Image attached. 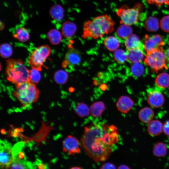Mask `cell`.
Listing matches in <instances>:
<instances>
[{
    "label": "cell",
    "mask_w": 169,
    "mask_h": 169,
    "mask_svg": "<svg viewBox=\"0 0 169 169\" xmlns=\"http://www.w3.org/2000/svg\"><path fill=\"white\" fill-rule=\"evenodd\" d=\"M117 131L115 125L103 123L86 126L80 139L81 146L94 161H104L109 157L119 140Z\"/></svg>",
    "instance_id": "obj_1"
},
{
    "label": "cell",
    "mask_w": 169,
    "mask_h": 169,
    "mask_svg": "<svg viewBox=\"0 0 169 169\" xmlns=\"http://www.w3.org/2000/svg\"><path fill=\"white\" fill-rule=\"evenodd\" d=\"M115 23L108 15H102L85 21L83 25L82 37L97 39L113 32Z\"/></svg>",
    "instance_id": "obj_2"
},
{
    "label": "cell",
    "mask_w": 169,
    "mask_h": 169,
    "mask_svg": "<svg viewBox=\"0 0 169 169\" xmlns=\"http://www.w3.org/2000/svg\"><path fill=\"white\" fill-rule=\"evenodd\" d=\"M6 74L7 80L15 85L30 81L29 70L19 59H9L6 61Z\"/></svg>",
    "instance_id": "obj_3"
},
{
    "label": "cell",
    "mask_w": 169,
    "mask_h": 169,
    "mask_svg": "<svg viewBox=\"0 0 169 169\" xmlns=\"http://www.w3.org/2000/svg\"><path fill=\"white\" fill-rule=\"evenodd\" d=\"M15 86L16 90L13 95L23 107H28L37 101L39 90L34 83L28 81L15 85Z\"/></svg>",
    "instance_id": "obj_4"
},
{
    "label": "cell",
    "mask_w": 169,
    "mask_h": 169,
    "mask_svg": "<svg viewBox=\"0 0 169 169\" xmlns=\"http://www.w3.org/2000/svg\"><path fill=\"white\" fill-rule=\"evenodd\" d=\"M144 63L146 65L156 72L160 70L168 69L165 54L161 47L146 53Z\"/></svg>",
    "instance_id": "obj_5"
},
{
    "label": "cell",
    "mask_w": 169,
    "mask_h": 169,
    "mask_svg": "<svg viewBox=\"0 0 169 169\" xmlns=\"http://www.w3.org/2000/svg\"><path fill=\"white\" fill-rule=\"evenodd\" d=\"M51 52L50 47L47 45L40 46L33 51L28 60V63L32 68L40 71Z\"/></svg>",
    "instance_id": "obj_6"
},
{
    "label": "cell",
    "mask_w": 169,
    "mask_h": 169,
    "mask_svg": "<svg viewBox=\"0 0 169 169\" xmlns=\"http://www.w3.org/2000/svg\"><path fill=\"white\" fill-rule=\"evenodd\" d=\"M116 14L120 18V23L131 25L137 23L139 20V12L135 8H129L123 6L118 8Z\"/></svg>",
    "instance_id": "obj_7"
},
{
    "label": "cell",
    "mask_w": 169,
    "mask_h": 169,
    "mask_svg": "<svg viewBox=\"0 0 169 169\" xmlns=\"http://www.w3.org/2000/svg\"><path fill=\"white\" fill-rule=\"evenodd\" d=\"M0 165L2 169H7L12 164L14 156L13 150L8 144L3 141L0 144Z\"/></svg>",
    "instance_id": "obj_8"
},
{
    "label": "cell",
    "mask_w": 169,
    "mask_h": 169,
    "mask_svg": "<svg viewBox=\"0 0 169 169\" xmlns=\"http://www.w3.org/2000/svg\"><path fill=\"white\" fill-rule=\"evenodd\" d=\"M147 102L151 107L158 108L163 105L164 99L163 94L157 88H151L147 90Z\"/></svg>",
    "instance_id": "obj_9"
},
{
    "label": "cell",
    "mask_w": 169,
    "mask_h": 169,
    "mask_svg": "<svg viewBox=\"0 0 169 169\" xmlns=\"http://www.w3.org/2000/svg\"><path fill=\"white\" fill-rule=\"evenodd\" d=\"M143 44L144 49L147 53L161 47L164 45V42L159 35H146Z\"/></svg>",
    "instance_id": "obj_10"
},
{
    "label": "cell",
    "mask_w": 169,
    "mask_h": 169,
    "mask_svg": "<svg viewBox=\"0 0 169 169\" xmlns=\"http://www.w3.org/2000/svg\"><path fill=\"white\" fill-rule=\"evenodd\" d=\"M79 141L71 135L67 137L63 142V151L70 155H74L80 152Z\"/></svg>",
    "instance_id": "obj_11"
},
{
    "label": "cell",
    "mask_w": 169,
    "mask_h": 169,
    "mask_svg": "<svg viewBox=\"0 0 169 169\" xmlns=\"http://www.w3.org/2000/svg\"><path fill=\"white\" fill-rule=\"evenodd\" d=\"M134 105L133 100L129 97L122 96L118 99L116 103V107L120 112L126 113L129 112Z\"/></svg>",
    "instance_id": "obj_12"
},
{
    "label": "cell",
    "mask_w": 169,
    "mask_h": 169,
    "mask_svg": "<svg viewBox=\"0 0 169 169\" xmlns=\"http://www.w3.org/2000/svg\"><path fill=\"white\" fill-rule=\"evenodd\" d=\"M125 44L128 50L139 49L143 50V44L140 40L138 37L135 34H132L125 40Z\"/></svg>",
    "instance_id": "obj_13"
},
{
    "label": "cell",
    "mask_w": 169,
    "mask_h": 169,
    "mask_svg": "<svg viewBox=\"0 0 169 169\" xmlns=\"http://www.w3.org/2000/svg\"><path fill=\"white\" fill-rule=\"evenodd\" d=\"M81 55L78 50L72 49L69 50L65 56V62L71 65H76L81 60Z\"/></svg>",
    "instance_id": "obj_14"
},
{
    "label": "cell",
    "mask_w": 169,
    "mask_h": 169,
    "mask_svg": "<svg viewBox=\"0 0 169 169\" xmlns=\"http://www.w3.org/2000/svg\"><path fill=\"white\" fill-rule=\"evenodd\" d=\"M127 54V59L130 62L133 64L141 62L144 56L143 50L139 49L128 50Z\"/></svg>",
    "instance_id": "obj_15"
},
{
    "label": "cell",
    "mask_w": 169,
    "mask_h": 169,
    "mask_svg": "<svg viewBox=\"0 0 169 169\" xmlns=\"http://www.w3.org/2000/svg\"><path fill=\"white\" fill-rule=\"evenodd\" d=\"M148 123L147 131L150 135L156 136L161 133L163 125L160 121L157 120H151Z\"/></svg>",
    "instance_id": "obj_16"
},
{
    "label": "cell",
    "mask_w": 169,
    "mask_h": 169,
    "mask_svg": "<svg viewBox=\"0 0 169 169\" xmlns=\"http://www.w3.org/2000/svg\"><path fill=\"white\" fill-rule=\"evenodd\" d=\"M76 29L77 27L74 23L69 21H66L62 24V33L64 37L70 38L74 35Z\"/></svg>",
    "instance_id": "obj_17"
},
{
    "label": "cell",
    "mask_w": 169,
    "mask_h": 169,
    "mask_svg": "<svg viewBox=\"0 0 169 169\" xmlns=\"http://www.w3.org/2000/svg\"><path fill=\"white\" fill-rule=\"evenodd\" d=\"M105 109L104 103L101 101H96L93 103L90 107L91 115L94 117L100 116Z\"/></svg>",
    "instance_id": "obj_18"
},
{
    "label": "cell",
    "mask_w": 169,
    "mask_h": 169,
    "mask_svg": "<svg viewBox=\"0 0 169 169\" xmlns=\"http://www.w3.org/2000/svg\"><path fill=\"white\" fill-rule=\"evenodd\" d=\"M154 112L149 107H145L140 110L138 113V117L140 120L144 123H148L153 119Z\"/></svg>",
    "instance_id": "obj_19"
},
{
    "label": "cell",
    "mask_w": 169,
    "mask_h": 169,
    "mask_svg": "<svg viewBox=\"0 0 169 169\" xmlns=\"http://www.w3.org/2000/svg\"><path fill=\"white\" fill-rule=\"evenodd\" d=\"M144 26L146 29L148 31H156L159 28V23L158 19L153 17H148L145 21Z\"/></svg>",
    "instance_id": "obj_20"
},
{
    "label": "cell",
    "mask_w": 169,
    "mask_h": 169,
    "mask_svg": "<svg viewBox=\"0 0 169 169\" xmlns=\"http://www.w3.org/2000/svg\"><path fill=\"white\" fill-rule=\"evenodd\" d=\"M104 44L105 48L110 51H115L120 46V44L117 38L110 36L105 38L104 40Z\"/></svg>",
    "instance_id": "obj_21"
},
{
    "label": "cell",
    "mask_w": 169,
    "mask_h": 169,
    "mask_svg": "<svg viewBox=\"0 0 169 169\" xmlns=\"http://www.w3.org/2000/svg\"><path fill=\"white\" fill-rule=\"evenodd\" d=\"M156 84L158 88L164 89L169 86V74L166 73L159 74L155 79Z\"/></svg>",
    "instance_id": "obj_22"
},
{
    "label": "cell",
    "mask_w": 169,
    "mask_h": 169,
    "mask_svg": "<svg viewBox=\"0 0 169 169\" xmlns=\"http://www.w3.org/2000/svg\"><path fill=\"white\" fill-rule=\"evenodd\" d=\"M132 29L130 25L122 24L117 28L116 34L119 38L126 39L132 34Z\"/></svg>",
    "instance_id": "obj_23"
},
{
    "label": "cell",
    "mask_w": 169,
    "mask_h": 169,
    "mask_svg": "<svg viewBox=\"0 0 169 169\" xmlns=\"http://www.w3.org/2000/svg\"><path fill=\"white\" fill-rule=\"evenodd\" d=\"M134 63L131 68V72L132 75L135 78H139L145 73V67L141 63Z\"/></svg>",
    "instance_id": "obj_24"
},
{
    "label": "cell",
    "mask_w": 169,
    "mask_h": 169,
    "mask_svg": "<svg viewBox=\"0 0 169 169\" xmlns=\"http://www.w3.org/2000/svg\"><path fill=\"white\" fill-rule=\"evenodd\" d=\"M50 14L54 19L59 21L61 20L63 18L64 10L60 6L55 5H54L50 8Z\"/></svg>",
    "instance_id": "obj_25"
},
{
    "label": "cell",
    "mask_w": 169,
    "mask_h": 169,
    "mask_svg": "<svg viewBox=\"0 0 169 169\" xmlns=\"http://www.w3.org/2000/svg\"><path fill=\"white\" fill-rule=\"evenodd\" d=\"M13 37L21 42H25L29 38V34L28 30L22 27L18 28L13 35Z\"/></svg>",
    "instance_id": "obj_26"
},
{
    "label": "cell",
    "mask_w": 169,
    "mask_h": 169,
    "mask_svg": "<svg viewBox=\"0 0 169 169\" xmlns=\"http://www.w3.org/2000/svg\"><path fill=\"white\" fill-rule=\"evenodd\" d=\"M47 37L50 43L54 45L59 44L62 39L61 33L55 29L50 30L47 33Z\"/></svg>",
    "instance_id": "obj_27"
},
{
    "label": "cell",
    "mask_w": 169,
    "mask_h": 169,
    "mask_svg": "<svg viewBox=\"0 0 169 169\" xmlns=\"http://www.w3.org/2000/svg\"><path fill=\"white\" fill-rule=\"evenodd\" d=\"M90 110L87 105L83 102L79 103L75 108V113L78 116L81 118L88 116Z\"/></svg>",
    "instance_id": "obj_28"
},
{
    "label": "cell",
    "mask_w": 169,
    "mask_h": 169,
    "mask_svg": "<svg viewBox=\"0 0 169 169\" xmlns=\"http://www.w3.org/2000/svg\"><path fill=\"white\" fill-rule=\"evenodd\" d=\"M153 154L157 157H161L165 155L167 152L165 145L162 142H158L156 144L153 149Z\"/></svg>",
    "instance_id": "obj_29"
},
{
    "label": "cell",
    "mask_w": 169,
    "mask_h": 169,
    "mask_svg": "<svg viewBox=\"0 0 169 169\" xmlns=\"http://www.w3.org/2000/svg\"><path fill=\"white\" fill-rule=\"evenodd\" d=\"M68 78V74L67 72L64 70H61L55 72L54 76V79L55 82L59 84H65Z\"/></svg>",
    "instance_id": "obj_30"
},
{
    "label": "cell",
    "mask_w": 169,
    "mask_h": 169,
    "mask_svg": "<svg viewBox=\"0 0 169 169\" xmlns=\"http://www.w3.org/2000/svg\"><path fill=\"white\" fill-rule=\"evenodd\" d=\"M116 61L120 64H123L127 59V54L122 49H117L115 51L113 55Z\"/></svg>",
    "instance_id": "obj_31"
},
{
    "label": "cell",
    "mask_w": 169,
    "mask_h": 169,
    "mask_svg": "<svg viewBox=\"0 0 169 169\" xmlns=\"http://www.w3.org/2000/svg\"><path fill=\"white\" fill-rule=\"evenodd\" d=\"M13 54V49L11 45L8 43L2 44L0 47L1 56L4 58L11 56Z\"/></svg>",
    "instance_id": "obj_32"
},
{
    "label": "cell",
    "mask_w": 169,
    "mask_h": 169,
    "mask_svg": "<svg viewBox=\"0 0 169 169\" xmlns=\"http://www.w3.org/2000/svg\"><path fill=\"white\" fill-rule=\"evenodd\" d=\"M39 70L32 68L29 70V79L33 83H38L41 79V74Z\"/></svg>",
    "instance_id": "obj_33"
},
{
    "label": "cell",
    "mask_w": 169,
    "mask_h": 169,
    "mask_svg": "<svg viewBox=\"0 0 169 169\" xmlns=\"http://www.w3.org/2000/svg\"><path fill=\"white\" fill-rule=\"evenodd\" d=\"M21 158H14L13 162L11 165L10 169H27L25 166V161L21 160Z\"/></svg>",
    "instance_id": "obj_34"
},
{
    "label": "cell",
    "mask_w": 169,
    "mask_h": 169,
    "mask_svg": "<svg viewBox=\"0 0 169 169\" xmlns=\"http://www.w3.org/2000/svg\"><path fill=\"white\" fill-rule=\"evenodd\" d=\"M160 26L162 30L169 33V15L163 17L160 22Z\"/></svg>",
    "instance_id": "obj_35"
},
{
    "label": "cell",
    "mask_w": 169,
    "mask_h": 169,
    "mask_svg": "<svg viewBox=\"0 0 169 169\" xmlns=\"http://www.w3.org/2000/svg\"><path fill=\"white\" fill-rule=\"evenodd\" d=\"M148 4L160 7L163 4L169 5V0H145Z\"/></svg>",
    "instance_id": "obj_36"
},
{
    "label": "cell",
    "mask_w": 169,
    "mask_h": 169,
    "mask_svg": "<svg viewBox=\"0 0 169 169\" xmlns=\"http://www.w3.org/2000/svg\"><path fill=\"white\" fill-rule=\"evenodd\" d=\"M100 169H116L115 166L112 163L106 162L103 164Z\"/></svg>",
    "instance_id": "obj_37"
},
{
    "label": "cell",
    "mask_w": 169,
    "mask_h": 169,
    "mask_svg": "<svg viewBox=\"0 0 169 169\" xmlns=\"http://www.w3.org/2000/svg\"><path fill=\"white\" fill-rule=\"evenodd\" d=\"M163 131L166 135L169 136V120H167L163 125Z\"/></svg>",
    "instance_id": "obj_38"
},
{
    "label": "cell",
    "mask_w": 169,
    "mask_h": 169,
    "mask_svg": "<svg viewBox=\"0 0 169 169\" xmlns=\"http://www.w3.org/2000/svg\"><path fill=\"white\" fill-rule=\"evenodd\" d=\"M166 63L169 65V48L167 49L164 52Z\"/></svg>",
    "instance_id": "obj_39"
},
{
    "label": "cell",
    "mask_w": 169,
    "mask_h": 169,
    "mask_svg": "<svg viewBox=\"0 0 169 169\" xmlns=\"http://www.w3.org/2000/svg\"><path fill=\"white\" fill-rule=\"evenodd\" d=\"M117 169H130L127 166L125 165H121L119 166Z\"/></svg>",
    "instance_id": "obj_40"
},
{
    "label": "cell",
    "mask_w": 169,
    "mask_h": 169,
    "mask_svg": "<svg viewBox=\"0 0 169 169\" xmlns=\"http://www.w3.org/2000/svg\"><path fill=\"white\" fill-rule=\"evenodd\" d=\"M107 88V86L105 84L102 85L100 86V89L101 90H105Z\"/></svg>",
    "instance_id": "obj_41"
},
{
    "label": "cell",
    "mask_w": 169,
    "mask_h": 169,
    "mask_svg": "<svg viewBox=\"0 0 169 169\" xmlns=\"http://www.w3.org/2000/svg\"><path fill=\"white\" fill-rule=\"evenodd\" d=\"M70 169H82V168L79 167L75 166L72 167Z\"/></svg>",
    "instance_id": "obj_42"
}]
</instances>
